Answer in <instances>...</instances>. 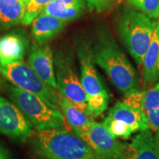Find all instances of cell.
I'll return each mask as SVG.
<instances>
[{
	"mask_svg": "<svg viewBox=\"0 0 159 159\" xmlns=\"http://www.w3.org/2000/svg\"><path fill=\"white\" fill-rule=\"evenodd\" d=\"M52 1L53 0H29L26 4L25 16L21 24L25 26L30 25Z\"/></svg>",
	"mask_w": 159,
	"mask_h": 159,
	"instance_id": "21",
	"label": "cell"
},
{
	"mask_svg": "<svg viewBox=\"0 0 159 159\" xmlns=\"http://www.w3.org/2000/svg\"><path fill=\"white\" fill-rule=\"evenodd\" d=\"M57 103L60 111L64 116L71 130L80 137L88 130L92 121L88 115L80 111L68 99L58 93Z\"/></svg>",
	"mask_w": 159,
	"mask_h": 159,
	"instance_id": "14",
	"label": "cell"
},
{
	"mask_svg": "<svg viewBox=\"0 0 159 159\" xmlns=\"http://www.w3.org/2000/svg\"><path fill=\"white\" fill-rule=\"evenodd\" d=\"M95 159H159V152L154 136L149 129L141 131L132 139L107 156Z\"/></svg>",
	"mask_w": 159,
	"mask_h": 159,
	"instance_id": "9",
	"label": "cell"
},
{
	"mask_svg": "<svg viewBox=\"0 0 159 159\" xmlns=\"http://www.w3.org/2000/svg\"><path fill=\"white\" fill-rule=\"evenodd\" d=\"M28 35L22 30H14L0 36V65L21 61L30 51Z\"/></svg>",
	"mask_w": 159,
	"mask_h": 159,
	"instance_id": "12",
	"label": "cell"
},
{
	"mask_svg": "<svg viewBox=\"0 0 159 159\" xmlns=\"http://www.w3.org/2000/svg\"><path fill=\"white\" fill-rule=\"evenodd\" d=\"M23 1H24V0H23Z\"/></svg>",
	"mask_w": 159,
	"mask_h": 159,
	"instance_id": "28",
	"label": "cell"
},
{
	"mask_svg": "<svg viewBox=\"0 0 159 159\" xmlns=\"http://www.w3.org/2000/svg\"><path fill=\"white\" fill-rule=\"evenodd\" d=\"M0 74L15 86L36 95L49 106L59 109L58 93L46 84L23 61L0 65Z\"/></svg>",
	"mask_w": 159,
	"mask_h": 159,
	"instance_id": "5",
	"label": "cell"
},
{
	"mask_svg": "<svg viewBox=\"0 0 159 159\" xmlns=\"http://www.w3.org/2000/svg\"><path fill=\"white\" fill-rule=\"evenodd\" d=\"M8 92L13 102L38 131L52 129L71 130L62 112L47 105L36 95L10 85Z\"/></svg>",
	"mask_w": 159,
	"mask_h": 159,
	"instance_id": "3",
	"label": "cell"
},
{
	"mask_svg": "<svg viewBox=\"0 0 159 159\" xmlns=\"http://www.w3.org/2000/svg\"><path fill=\"white\" fill-rule=\"evenodd\" d=\"M159 58V22H156L153 35L144 59L143 77L145 83H152L157 80V69Z\"/></svg>",
	"mask_w": 159,
	"mask_h": 159,
	"instance_id": "17",
	"label": "cell"
},
{
	"mask_svg": "<svg viewBox=\"0 0 159 159\" xmlns=\"http://www.w3.org/2000/svg\"><path fill=\"white\" fill-rule=\"evenodd\" d=\"M140 108L149 128L159 130V83L142 93Z\"/></svg>",
	"mask_w": 159,
	"mask_h": 159,
	"instance_id": "18",
	"label": "cell"
},
{
	"mask_svg": "<svg viewBox=\"0 0 159 159\" xmlns=\"http://www.w3.org/2000/svg\"><path fill=\"white\" fill-rule=\"evenodd\" d=\"M80 137L94 152L95 158L113 153L122 144L110 134L102 123L93 121L86 132Z\"/></svg>",
	"mask_w": 159,
	"mask_h": 159,
	"instance_id": "11",
	"label": "cell"
},
{
	"mask_svg": "<svg viewBox=\"0 0 159 159\" xmlns=\"http://www.w3.org/2000/svg\"><path fill=\"white\" fill-rule=\"evenodd\" d=\"M28 1H29V0H24V2H25L26 4L27 3V2H28Z\"/></svg>",
	"mask_w": 159,
	"mask_h": 159,
	"instance_id": "27",
	"label": "cell"
},
{
	"mask_svg": "<svg viewBox=\"0 0 159 159\" xmlns=\"http://www.w3.org/2000/svg\"><path fill=\"white\" fill-rule=\"evenodd\" d=\"M157 80L159 81V58L158 63V69H157Z\"/></svg>",
	"mask_w": 159,
	"mask_h": 159,
	"instance_id": "26",
	"label": "cell"
},
{
	"mask_svg": "<svg viewBox=\"0 0 159 159\" xmlns=\"http://www.w3.org/2000/svg\"><path fill=\"white\" fill-rule=\"evenodd\" d=\"M0 159H11L8 151L2 144H0Z\"/></svg>",
	"mask_w": 159,
	"mask_h": 159,
	"instance_id": "24",
	"label": "cell"
},
{
	"mask_svg": "<svg viewBox=\"0 0 159 159\" xmlns=\"http://www.w3.org/2000/svg\"><path fill=\"white\" fill-rule=\"evenodd\" d=\"M102 124L115 138L128 139L135 133L134 129L122 121L112 119L108 116L105 119Z\"/></svg>",
	"mask_w": 159,
	"mask_h": 159,
	"instance_id": "20",
	"label": "cell"
},
{
	"mask_svg": "<svg viewBox=\"0 0 159 159\" xmlns=\"http://www.w3.org/2000/svg\"><path fill=\"white\" fill-rule=\"evenodd\" d=\"M54 62L56 90L71 101L77 109L89 116L86 94L71 61L68 58L57 55Z\"/></svg>",
	"mask_w": 159,
	"mask_h": 159,
	"instance_id": "7",
	"label": "cell"
},
{
	"mask_svg": "<svg viewBox=\"0 0 159 159\" xmlns=\"http://www.w3.org/2000/svg\"><path fill=\"white\" fill-rule=\"evenodd\" d=\"M108 116L122 121L130 126L135 132L149 129L147 119L142 110L128 105L124 101L116 102L109 111Z\"/></svg>",
	"mask_w": 159,
	"mask_h": 159,
	"instance_id": "15",
	"label": "cell"
},
{
	"mask_svg": "<svg viewBox=\"0 0 159 159\" xmlns=\"http://www.w3.org/2000/svg\"><path fill=\"white\" fill-rule=\"evenodd\" d=\"M67 21L52 16L41 13L32 22V35L34 42L39 45L47 43L58 35Z\"/></svg>",
	"mask_w": 159,
	"mask_h": 159,
	"instance_id": "13",
	"label": "cell"
},
{
	"mask_svg": "<svg viewBox=\"0 0 159 159\" xmlns=\"http://www.w3.org/2000/svg\"><path fill=\"white\" fill-rule=\"evenodd\" d=\"M0 134L24 141L34 134L33 126L13 102L0 95Z\"/></svg>",
	"mask_w": 159,
	"mask_h": 159,
	"instance_id": "8",
	"label": "cell"
},
{
	"mask_svg": "<svg viewBox=\"0 0 159 159\" xmlns=\"http://www.w3.org/2000/svg\"><path fill=\"white\" fill-rule=\"evenodd\" d=\"M92 56L94 62L104 70L118 90L125 95L136 91V71L113 40L103 39L95 47Z\"/></svg>",
	"mask_w": 159,
	"mask_h": 159,
	"instance_id": "1",
	"label": "cell"
},
{
	"mask_svg": "<svg viewBox=\"0 0 159 159\" xmlns=\"http://www.w3.org/2000/svg\"><path fill=\"white\" fill-rule=\"evenodd\" d=\"M78 57L81 71V83L87 96L89 116H98L108 108L109 96L105 90L94 65L92 53L80 48Z\"/></svg>",
	"mask_w": 159,
	"mask_h": 159,
	"instance_id": "6",
	"label": "cell"
},
{
	"mask_svg": "<svg viewBox=\"0 0 159 159\" xmlns=\"http://www.w3.org/2000/svg\"><path fill=\"white\" fill-rule=\"evenodd\" d=\"M154 138H155V141H156L157 148H158V150L159 152V130L156 131V134H155L154 136Z\"/></svg>",
	"mask_w": 159,
	"mask_h": 159,
	"instance_id": "25",
	"label": "cell"
},
{
	"mask_svg": "<svg viewBox=\"0 0 159 159\" xmlns=\"http://www.w3.org/2000/svg\"><path fill=\"white\" fill-rule=\"evenodd\" d=\"M28 65L46 84L56 90L54 58L48 44L33 43L29 51Z\"/></svg>",
	"mask_w": 159,
	"mask_h": 159,
	"instance_id": "10",
	"label": "cell"
},
{
	"mask_svg": "<svg viewBox=\"0 0 159 159\" xmlns=\"http://www.w3.org/2000/svg\"><path fill=\"white\" fill-rule=\"evenodd\" d=\"M86 0H53L42 12L64 21L79 18L84 12Z\"/></svg>",
	"mask_w": 159,
	"mask_h": 159,
	"instance_id": "16",
	"label": "cell"
},
{
	"mask_svg": "<svg viewBox=\"0 0 159 159\" xmlns=\"http://www.w3.org/2000/svg\"><path fill=\"white\" fill-rule=\"evenodd\" d=\"M25 10L23 0H0V28L7 29L21 24Z\"/></svg>",
	"mask_w": 159,
	"mask_h": 159,
	"instance_id": "19",
	"label": "cell"
},
{
	"mask_svg": "<svg viewBox=\"0 0 159 159\" xmlns=\"http://www.w3.org/2000/svg\"><path fill=\"white\" fill-rule=\"evenodd\" d=\"M156 22L137 11H128L119 21V33L123 43L139 66L142 65Z\"/></svg>",
	"mask_w": 159,
	"mask_h": 159,
	"instance_id": "4",
	"label": "cell"
},
{
	"mask_svg": "<svg viewBox=\"0 0 159 159\" xmlns=\"http://www.w3.org/2000/svg\"><path fill=\"white\" fill-rule=\"evenodd\" d=\"M35 147L44 159H95L94 152L81 137L64 129L39 131Z\"/></svg>",
	"mask_w": 159,
	"mask_h": 159,
	"instance_id": "2",
	"label": "cell"
},
{
	"mask_svg": "<svg viewBox=\"0 0 159 159\" xmlns=\"http://www.w3.org/2000/svg\"><path fill=\"white\" fill-rule=\"evenodd\" d=\"M128 2L149 17H159V0H128Z\"/></svg>",
	"mask_w": 159,
	"mask_h": 159,
	"instance_id": "22",
	"label": "cell"
},
{
	"mask_svg": "<svg viewBox=\"0 0 159 159\" xmlns=\"http://www.w3.org/2000/svg\"><path fill=\"white\" fill-rule=\"evenodd\" d=\"M114 1V0H86L89 8L91 11L96 10L98 12L108 8Z\"/></svg>",
	"mask_w": 159,
	"mask_h": 159,
	"instance_id": "23",
	"label": "cell"
}]
</instances>
